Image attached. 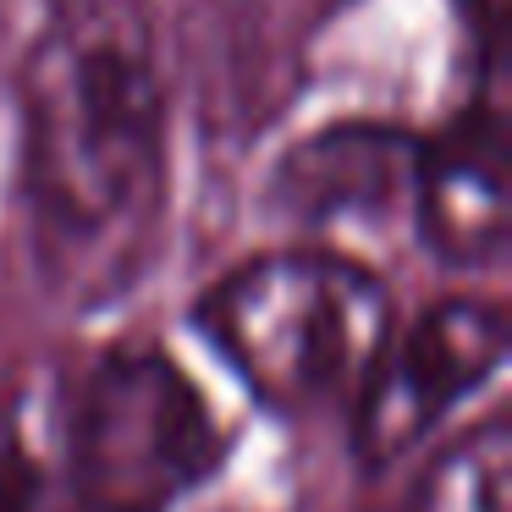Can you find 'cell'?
Masks as SVG:
<instances>
[{
    "label": "cell",
    "mask_w": 512,
    "mask_h": 512,
    "mask_svg": "<svg viewBox=\"0 0 512 512\" xmlns=\"http://www.w3.org/2000/svg\"><path fill=\"white\" fill-rule=\"evenodd\" d=\"M171 210V72L155 0H39L12 78V215L50 298L105 309Z\"/></svg>",
    "instance_id": "obj_1"
},
{
    "label": "cell",
    "mask_w": 512,
    "mask_h": 512,
    "mask_svg": "<svg viewBox=\"0 0 512 512\" xmlns=\"http://www.w3.org/2000/svg\"><path fill=\"white\" fill-rule=\"evenodd\" d=\"M199 342L276 419L353 413L397 331L380 270L325 243H276L237 259L193 298Z\"/></svg>",
    "instance_id": "obj_2"
},
{
    "label": "cell",
    "mask_w": 512,
    "mask_h": 512,
    "mask_svg": "<svg viewBox=\"0 0 512 512\" xmlns=\"http://www.w3.org/2000/svg\"><path fill=\"white\" fill-rule=\"evenodd\" d=\"M78 512H177L232 457V424L166 347H111L61 380Z\"/></svg>",
    "instance_id": "obj_3"
},
{
    "label": "cell",
    "mask_w": 512,
    "mask_h": 512,
    "mask_svg": "<svg viewBox=\"0 0 512 512\" xmlns=\"http://www.w3.org/2000/svg\"><path fill=\"white\" fill-rule=\"evenodd\" d=\"M507 358V309L496 298L446 292L397 325L353 402V452L386 468L424 446Z\"/></svg>",
    "instance_id": "obj_4"
},
{
    "label": "cell",
    "mask_w": 512,
    "mask_h": 512,
    "mask_svg": "<svg viewBox=\"0 0 512 512\" xmlns=\"http://www.w3.org/2000/svg\"><path fill=\"white\" fill-rule=\"evenodd\" d=\"M507 72H474L468 94L413 144L408 221L441 270H496L507 254Z\"/></svg>",
    "instance_id": "obj_5"
},
{
    "label": "cell",
    "mask_w": 512,
    "mask_h": 512,
    "mask_svg": "<svg viewBox=\"0 0 512 512\" xmlns=\"http://www.w3.org/2000/svg\"><path fill=\"white\" fill-rule=\"evenodd\" d=\"M413 144L419 127L375 122V116L314 127L270 171V210L303 226L380 221L391 210L408 215Z\"/></svg>",
    "instance_id": "obj_6"
},
{
    "label": "cell",
    "mask_w": 512,
    "mask_h": 512,
    "mask_svg": "<svg viewBox=\"0 0 512 512\" xmlns=\"http://www.w3.org/2000/svg\"><path fill=\"white\" fill-rule=\"evenodd\" d=\"M0 512H78L61 380H23L0 397Z\"/></svg>",
    "instance_id": "obj_7"
},
{
    "label": "cell",
    "mask_w": 512,
    "mask_h": 512,
    "mask_svg": "<svg viewBox=\"0 0 512 512\" xmlns=\"http://www.w3.org/2000/svg\"><path fill=\"white\" fill-rule=\"evenodd\" d=\"M413 512H512V430L507 413L468 424L430 457Z\"/></svg>",
    "instance_id": "obj_8"
},
{
    "label": "cell",
    "mask_w": 512,
    "mask_h": 512,
    "mask_svg": "<svg viewBox=\"0 0 512 512\" xmlns=\"http://www.w3.org/2000/svg\"><path fill=\"white\" fill-rule=\"evenodd\" d=\"M474 45V72H507V0H452Z\"/></svg>",
    "instance_id": "obj_9"
}]
</instances>
